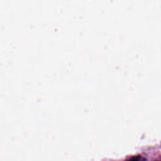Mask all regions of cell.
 Wrapping results in <instances>:
<instances>
[{
	"label": "cell",
	"mask_w": 161,
	"mask_h": 161,
	"mask_svg": "<svg viewBox=\"0 0 161 161\" xmlns=\"http://www.w3.org/2000/svg\"><path fill=\"white\" fill-rule=\"evenodd\" d=\"M125 161H145V159L142 157L141 155L133 156Z\"/></svg>",
	"instance_id": "cell-1"
}]
</instances>
